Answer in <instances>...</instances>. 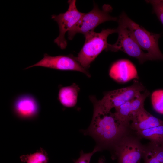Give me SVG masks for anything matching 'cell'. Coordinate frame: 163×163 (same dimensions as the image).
<instances>
[{
    "instance_id": "1",
    "label": "cell",
    "mask_w": 163,
    "mask_h": 163,
    "mask_svg": "<svg viewBox=\"0 0 163 163\" xmlns=\"http://www.w3.org/2000/svg\"><path fill=\"white\" fill-rule=\"evenodd\" d=\"M120 124L112 113L93 115L88 128L83 132L85 135L92 137L101 151H112L120 139L130 131Z\"/></svg>"
},
{
    "instance_id": "2",
    "label": "cell",
    "mask_w": 163,
    "mask_h": 163,
    "mask_svg": "<svg viewBox=\"0 0 163 163\" xmlns=\"http://www.w3.org/2000/svg\"><path fill=\"white\" fill-rule=\"evenodd\" d=\"M145 90L142 84L135 80L130 86L106 92L100 100L91 96L94 106L93 115L107 114L112 109L136 98Z\"/></svg>"
},
{
    "instance_id": "3",
    "label": "cell",
    "mask_w": 163,
    "mask_h": 163,
    "mask_svg": "<svg viewBox=\"0 0 163 163\" xmlns=\"http://www.w3.org/2000/svg\"><path fill=\"white\" fill-rule=\"evenodd\" d=\"M129 31L133 38L142 50L146 51L152 60H163V54L158 46L160 34L149 32L122 13L117 21Z\"/></svg>"
},
{
    "instance_id": "4",
    "label": "cell",
    "mask_w": 163,
    "mask_h": 163,
    "mask_svg": "<svg viewBox=\"0 0 163 163\" xmlns=\"http://www.w3.org/2000/svg\"><path fill=\"white\" fill-rule=\"evenodd\" d=\"M115 33H117L116 29H102L100 32L94 31L85 35L84 44L75 57L77 61L84 68H88L97 56L107 48L109 35Z\"/></svg>"
},
{
    "instance_id": "5",
    "label": "cell",
    "mask_w": 163,
    "mask_h": 163,
    "mask_svg": "<svg viewBox=\"0 0 163 163\" xmlns=\"http://www.w3.org/2000/svg\"><path fill=\"white\" fill-rule=\"evenodd\" d=\"M112 10V8L109 5H104L101 10L94 4L92 10L87 13H84L78 22L68 32V39L72 40L78 33H81L84 35L90 32L94 31L99 24L107 21H117V18L109 14Z\"/></svg>"
},
{
    "instance_id": "6",
    "label": "cell",
    "mask_w": 163,
    "mask_h": 163,
    "mask_svg": "<svg viewBox=\"0 0 163 163\" xmlns=\"http://www.w3.org/2000/svg\"><path fill=\"white\" fill-rule=\"evenodd\" d=\"M140 139L136 134H132L130 131L111 151L112 158L117 159L118 163H141L144 145L141 143Z\"/></svg>"
},
{
    "instance_id": "7",
    "label": "cell",
    "mask_w": 163,
    "mask_h": 163,
    "mask_svg": "<svg viewBox=\"0 0 163 163\" xmlns=\"http://www.w3.org/2000/svg\"><path fill=\"white\" fill-rule=\"evenodd\" d=\"M116 29L118 34L117 40L113 44H109L106 51H122L129 56L137 59L140 64L152 60L148 54L144 52L140 48L126 27L118 23V27Z\"/></svg>"
},
{
    "instance_id": "8",
    "label": "cell",
    "mask_w": 163,
    "mask_h": 163,
    "mask_svg": "<svg viewBox=\"0 0 163 163\" xmlns=\"http://www.w3.org/2000/svg\"><path fill=\"white\" fill-rule=\"evenodd\" d=\"M76 2L75 0H68L69 7L66 12L51 16V18L57 23L59 29V35L54 39V42L62 49H65L67 46L65 34L71 29L84 14L78 10Z\"/></svg>"
},
{
    "instance_id": "9",
    "label": "cell",
    "mask_w": 163,
    "mask_h": 163,
    "mask_svg": "<svg viewBox=\"0 0 163 163\" xmlns=\"http://www.w3.org/2000/svg\"><path fill=\"white\" fill-rule=\"evenodd\" d=\"M40 66L61 70H72L80 72L90 77L91 75L86 69L82 67L72 55L51 56L47 53L44 54L43 58L33 65L25 69Z\"/></svg>"
},
{
    "instance_id": "10",
    "label": "cell",
    "mask_w": 163,
    "mask_h": 163,
    "mask_svg": "<svg viewBox=\"0 0 163 163\" xmlns=\"http://www.w3.org/2000/svg\"><path fill=\"white\" fill-rule=\"evenodd\" d=\"M149 94V92L146 90L138 97L115 108L113 113L116 120L124 126L130 129L132 114L144 107L145 100Z\"/></svg>"
},
{
    "instance_id": "11",
    "label": "cell",
    "mask_w": 163,
    "mask_h": 163,
    "mask_svg": "<svg viewBox=\"0 0 163 163\" xmlns=\"http://www.w3.org/2000/svg\"><path fill=\"white\" fill-rule=\"evenodd\" d=\"M109 74L112 78L120 83L139 78L136 67L130 61L126 59H120L113 63Z\"/></svg>"
},
{
    "instance_id": "12",
    "label": "cell",
    "mask_w": 163,
    "mask_h": 163,
    "mask_svg": "<svg viewBox=\"0 0 163 163\" xmlns=\"http://www.w3.org/2000/svg\"><path fill=\"white\" fill-rule=\"evenodd\" d=\"M14 111L20 117L30 118L36 116L39 111L37 101L33 95L24 94L18 96L13 104Z\"/></svg>"
},
{
    "instance_id": "13",
    "label": "cell",
    "mask_w": 163,
    "mask_h": 163,
    "mask_svg": "<svg viewBox=\"0 0 163 163\" xmlns=\"http://www.w3.org/2000/svg\"><path fill=\"white\" fill-rule=\"evenodd\" d=\"M163 125L162 120L151 114L143 107L132 114L130 128L137 131Z\"/></svg>"
},
{
    "instance_id": "14",
    "label": "cell",
    "mask_w": 163,
    "mask_h": 163,
    "mask_svg": "<svg viewBox=\"0 0 163 163\" xmlns=\"http://www.w3.org/2000/svg\"><path fill=\"white\" fill-rule=\"evenodd\" d=\"M79 89L78 86L75 83H73L70 86L61 87L58 93L59 101L64 107H74L77 103Z\"/></svg>"
},
{
    "instance_id": "15",
    "label": "cell",
    "mask_w": 163,
    "mask_h": 163,
    "mask_svg": "<svg viewBox=\"0 0 163 163\" xmlns=\"http://www.w3.org/2000/svg\"><path fill=\"white\" fill-rule=\"evenodd\" d=\"M144 163H163V144L150 142L144 145Z\"/></svg>"
},
{
    "instance_id": "16",
    "label": "cell",
    "mask_w": 163,
    "mask_h": 163,
    "mask_svg": "<svg viewBox=\"0 0 163 163\" xmlns=\"http://www.w3.org/2000/svg\"><path fill=\"white\" fill-rule=\"evenodd\" d=\"M135 132L140 139H145L151 142L163 144V125Z\"/></svg>"
},
{
    "instance_id": "17",
    "label": "cell",
    "mask_w": 163,
    "mask_h": 163,
    "mask_svg": "<svg viewBox=\"0 0 163 163\" xmlns=\"http://www.w3.org/2000/svg\"><path fill=\"white\" fill-rule=\"evenodd\" d=\"M20 159L21 161L26 163H47L48 160L47 155L43 150L32 154L22 155Z\"/></svg>"
},
{
    "instance_id": "18",
    "label": "cell",
    "mask_w": 163,
    "mask_h": 163,
    "mask_svg": "<svg viewBox=\"0 0 163 163\" xmlns=\"http://www.w3.org/2000/svg\"><path fill=\"white\" fill-rule=\"evenodd\" d=\"M151 100L154 110L158 113L163 114V89L153 91L151 95Z\"/></svg>"
},
{
    "instance_id": "19",
    "label": "cell",
    "mask_w": 163,
    "mask_h": 163,
    "mask_svg": "<svg viewBox=\"0 0 163 163\" xmlns=\"http://www.w3.org/2000/svg\"><path fill=\"white\" fill-rule=\"evenodd\" d=\"M145 1L152 5L153 12L163 26V0H149Z\"/></svg>"
},
{
    "instance_id": "20",
    "label": "cell",
    "mask_w": 163,
    "mask_h": 163,
    "mask_svg": "<svg viewBox=\"0 0 163 163\" xmlns=\"http://www.w3.org/2000/svg\"><path fill=\"white\" fill-rule=\"evenodd\" d=\"M101 151L100 148L96 146L93 151L90 152L84 153L82 150L80 152V156L77 159L74 160V163H90L92 156L96 152Z\"/></svg>"
},
{
    "instance_id": "21",
    "label": "cell",
    "mask_w": 163,
    "mask_h": 163,
    "mask_svg": "<svg viewBox=\"0 0 163 163\" xmlns=\"http://www.w3.org/2000/svg\"><path fill=\"white\" fill-rule=\"evenodd\" d=\"M104 159L103 158H101L99 160L98 163H105Z\"/></svg>"
}]
</instances>
